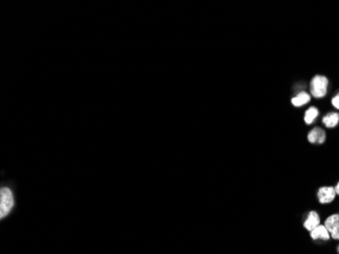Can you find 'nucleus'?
Returning <instances> with one entry per match:
<instances>
[{
  "label": "nucleus",
  "mask_w": 339,
  "mask_h": 254,
  "mask_svg": "<svg viewBox=\"0 0 339 254\" xmlns=\"http://www.w3.org/2000/svg\"><path fill=\"white\" fill-rule=\"evenodd\" d=\"M336 191L333 186H322L318 189L317 198L321 205H329L334 202Z\"/></svg>",
  "instance_id": "7ed1b4c3"
},
{
  "label": "nucleus",
  "mask_w": 339,
  "mask_h": 254,
  "mask_svg": "<svg viewBox=\"0 0 339 254\" xmlns=\"http://www.w3.org/2000/svg\"><path fill=\"white\" fill-rule=\"evenodd\" d=\"M310 101H311V95L307 92H300L291 100L293 106L294 107H303L306 104L310 103Z\"/></svg>",
  "instance_id": "1a4fd4ad"
},
{
  "label": "nucleus",
  "mask_w": 339,
  "mask_h": 254,
  "mask_svg": "<svg viewBox=\"0 0 339 254\" xmlns=\"http://www.w3.org/2000/svg\"><path fill=\"white\" fill-rule=\"evenodd\" d=\"M310 237L313 239L314 241H318V240H321V241H328V240L331 239V235L326 229V227L324 226V224H320L314 230L310 231Z\"/></svg>",
  "instance_id": "0eeeda50"
},
{
  "label": "nucleus",
  "mask_w": 339,
  "mask_h": 254,
  "mask_svg": "<svg viewBox=\"0 0 339 254\" xmlns=\"http://www.w3.org/2000/svg\"><path fill=\"white\" fill-rule=\"evenodd\" d=\"M320 224H321V219H320L319 213L316 210H311L307 213L303 226L307 231L310 232L312 230H314Z\"/></svg>",
  "instance_id": "423d86ee"
},
{
  "label": "nucleus",
  "mask_w": 339,
  "mask_h": 254,
  "mask_svg": "<svg viewBox=\"0 0 339 254\" xmlns=\"http://www.w3.org/2000/svg\"><path fill=\"white\" fill-rule=\"evenodd\" d=\"M15 207V197L8 187H2L0 190V218L3 219Z\"/></svg>",
  "instance_id": "f03ea898"
},
{
  "label": "nucleus",
  "mask_w": 339,
  "mask_h": 254,
  "mask_svg": "<svg viewBox=\"0 0 339 254\" xmlns=\"http://www.w3.org/2000/svg\"><path fill=\"white\" fill-rule=\"evenodd\" d=\"M324 226L331 235L333 240L339 241V213H332L324 222Z\"/></svg>",
  "instance_id": "20e7f679"
},
{
  "label": "nucleus",
  "mask_w": 339,
  "mask_h": 254,
  "mask_svg": "<svg viewBox=\"0 0 339 254\" xmlns=\"http://www.w3.org/2000/svg\"><path fill=\"white\" fill-rule=\"evenodd\" d=\"M322 123L327 128H334L339 124V113L329 112L322 118Z\"/></svg>",
  "instance_id": "6e6552de"
},
{
  "label": "nucleus",
  "mask_w": 339,
  "mask_h": 254,
  "mask_svg": "<svg viewBox=\"0 0 339 254\" xmlns=\"http://www.w3.org/2000/svg\"><path fill=\"white\" fill-rule=\"evenodd\" d=\"M307 139L312 144H323L326 140V132L323 128L316 126L309 131Z\"/></svg>",
  "instance_id": "39448f33"
},
{
  "label": "nucleus",
  "mask_w": 339,
  "mask_h": 254,
  "mask_svg": "<svg viewBox=\"0 0 339 254\" xmlns=\"http://www.w3.org/2000/svg\"><path fill=\"white\" fill-rule=\"evenodd\" d=\"M318 116H319V110L317 107H314V106L310 107V108H308V110H306L304 114V121L307 125H311L317 119Z\"/></svg>",
  "instance_id": "9d476101"
},
{
  "label": "nucleus",
  "mask_w": 339,
  "mask_h": 254,
  "mask_svg": "<svg viewBox=\"0 0 339 254\" xmlns=\"http://www.w3.org/2000/svg\"><path fill=\"white\" fill-rule=\"evenodd\" d=\"M337 251H338V252H339V245H338V246H337Z\"/></svg>",
  "instance_id": "ddd939ff"
},
{
  "label": "nucleus",
  "mask_w": 339,
  "mask_h": 254,
  "mask_svg": "<svg viewBox=\"0 0 339 254\" xmlns=\"http://www.w3.org/2000/svg\"><path fill=\"white\" fill-rule=\"evenodd\" d=\"M331 104H332V106L334 107V108H336V109L339 110V92L337 93L336 96H334V97L332 98Z\"/></svg>",
  "instance_id": "9b49d317"
},
{
  "label": "nucleus",
  "mask_w": 339,
  "mask_h": 254,
  "mask_svg": "<svg viewBox=\"0 0 339 254\" xmlns=\"http://www.w3.org/2000/svg\"><path fill=\"white\" fill-rule=\"evenodd\" d=\"M334 188H335V191H336V194L337 195H339V181L337 182V184L335 185V187H334Z\"/></svg>",
  "instance_id": "f8f14e48"
},
{
  "label": "nucleus",
  "mask_w": 339,
  "mask_h": 254,
  "mask_svg": "<svg viewBox=\"0 0 339 254\" xmlns=\"http://www.w3.org/2000/svg\"><path fill=\"white\" fill-rule=\"evenodd\" d=\"M329 79L327 76L317 74L310 82V95L316 99H322L327 95Z\"/></svg>",
  "instance_id": "f257e3e1"
}]
</instances>
